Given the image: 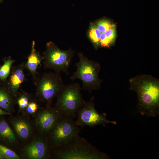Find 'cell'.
<instances>
[{
	"mask_svg": "<svg viewBox=\"0 0 159 159\" xmlns=\"http://www.w3.org/2000/svg\"><path fill=\"white\" fill-rule=\"evenodd\" d=\"M130 89L138 97L137 109L143 115L155 117L159 114V81L151 75H143L129 80Z\"/></svg>",
	"mask_w": 159,
	"mask_h": 159,
	"instance_id": "cell-1",
	"label": "cell"
},
{
	"mask_svg": "<svg viewBox=\"0 0 159 159\" xmlns=\"http://www.w3.org/2000/svg\"><path fill=\"white\" fill-rule=\"evenodd\" d=\"M51 158L57 159H109L106 153L99 150L78 135L68 143L50 148Z\"/></svg>",
	"mask_w": 159,
	"mask_h": 159,
	"instance_id": "cell-2",
	"label": "cell"
},
{
	"mask_svg": "<svg viewBox=\"0 0 159 159\" xmlns=\"http://www.w3.org/2000/svg\"><path fill=\"white\" fill-rule=\"evenodd\" d=\"M79 61L75 65L76 71L70 77L72 81L76 79L82 82V89L91 92L94 90L99 89L102 80L98 77L100 69V64L96 61L90 60L81 52L78 53Z\"/></svg>",
	"mask_w": 159,
	"mask_h": 159,
	"instance_id": "cell-3",
	"label": "cell"
},
{
	"mask_svg": "<svg viewBox=\"0 0 159 159\" xmlns=\"http://www.w3.org/2000/svg\"><path fill=\"white\" fill-rule=\"evenodd\" d=\"M82 88L77 83L65 85L57 95L55 107L63 115L75 118L76 112L84 101L81 93Z\"/></svg>",
	"mask_w": 159,
	"mask_h": 159,
	"instance_id": "cell-4",
	"label": "cell"
},
{
	"mask_svg": "<svg viewBox=\"0 0 159 159\" xmlns=\"http://www.w3.org/2000/svg\"><path fill=\"white\" fill-rule=\"evenodd\" d=\"M74 119L64 115L55 124L47 136L50 148L64 144L79 135L80 129Z\"/></svg>",
	"mask_w": 159,
	"mask_h": 159,
	"instance_id": "cell-5",
	"label": "cell"
},
{
	"mask_svg": "<svg viewBox=\"0 0 159 159\" xmlns=\"http://www.w3.org/2000/svg\"><path fill=\"white\" fill-rule=\"evenodd\" d=\"M74 52L71 49L62 50L52 42H48L46 50L43 54L44 68L53 69L57 73L63 72L68 74V69Z\"/></svg>",
	"mask_w": 159,
	"mask_h": 159,
	"instance_id": "cell-6",
	"label": "cell"
},
{
	"mask_svg": "<svg viewBox=\"0 0 159 159\" xmlns=\"http://www.w3.org/2000/svg\"><path fill=\"white\" fill-rule=\"evenodd\" d=\"M64 86L59 73H44L37 83V97L40 101L51 105L52 99L57 96Z\"/></svg>",
	"mask_w": 159,
	"mask_h": 159,
	"instance_id": "cell-7",
	"label": "cell"
},
{
	"mask_svg": "<svg viewBox=\"0 0 159 159\" xmlns=\"http://www.w3.org/2000/svg\"><path fill=\"white\" fill-rule=\"evenodd\" d=\"M93 97L88 102L84 101L82 107L76 112L77 118L75 122L82 128L85 126L90 127L99 125H105L107 124L116 125L117 122L110 121L106 118V113L100 114L96 110Z\"/></svg>",
	"mask_w": 159,
	"mask_h": 159,
	"instance_id": "cell-8",
	"label": "cell"
},
{
	"mask_svg": "<svg viewBox=\"0 0 159 159\" xmlns=\"http://www.w3.org/2000/svg\"><path fill=\"white\" fill-rule=\"evenodd\" d=\"M23 145L21 151V156L27 159L51 158L50 145L47 136L38 133Z\"/></svg>",
	"mask_w": 159,
	"mask_h": 159,
	"instance_id": "cell-9",
	"label": "cell"
},
{
	"mask_svg": "<svg viewBox=\"0 0 159 159\" xmlns=\"http://www.w3.org/2000/svg\"><path fill=\"white\" fill-rule=\"evenodd\" d=\"M55 106L46 105L41 108L34 117L32 123L38 134L47 136L55 124L63 116Z\"/></svg>",
	"mask_w": 159,
	"mask_h": 159,
	"instance_id": "cell-10",
	"label": "cell"
},
{
	"mask_svg": "<svg viewBox=\"0 0 159 159\" xmlns=\"http://www.w3.org/2000/svg\"><path fill=\"white\" fill-rule=\"evenodd\" d=\"M9 117V125L17 139L24 142L29 140L33 136V125L29 119L23 115Z\"/></svg>",
	"mask_w": 159,
	"mask_h": 159,
	"instance_id": "cell-11",
	"label": "cell"
},
{
	"mask_svg": "<svg viewBox=\"0 0 159 159\" xmlns=\"http://www.w3.org/2000/svg\"><path fill=\"white\" fill-rule=\"evenodd\" d=\"M24 68V63L12 67L8 77L6 89L14 98L17 96L20 86L25 80Z\"/></svg>",
	"mask_w": 159,
	"mask_h": 159,
	"instance_id": "cell-12",
	"label": "cell"
},
{
	"mask_svg": "<svg viewBox=\"0 0 159 159\" xmlns=\"http://www.w3.org/2000/svg\"><path fill=\"white\" fill-rule=\"evenodd\" d=\"M0 141L11 148L16 147L19 145L16 135L3 117H0Z\"/></svg>",
	"mask_w": 159,
	"mask_h": 159,
	"instance_id": "cell-13",
	"label": "cell"
},
{
	"mask_svg": "<svg viewBox=\"0 0 159 159\" xmlns=\"http://www.w3.org/2000/svg\"><path fill=\"white\" fill-rule=\"evenodd\" d=\"M43 59V56H42L36 49L35 42L34 41H33L32 43L31 52L25 64V67L30 72L34 77L35 76L37 69L41 65Z\"/></svg>",
	"mask_w": 159,
	"mask_h": 159,
	"instance_id": "cell-14",
	"label": "cell"
},
{
	"mask_svg": "<svg viewBox=\"0 0 159 159\" xmlns=\"http://www.w3.org/2000/svg\"><path fill=\"white\" fill-rule=\"evenodd\" d=\"M14 98L6 88L0 87V108L11 114L14 112Z\"/></svg>",
	"mask_w": 159,
	"mask_h": 159,
	"instance_id": "cell-15",
	"label": "cell"
},
{
	"mask_svg": "<svg viewBox=\"0 0 159 159\" xmlns=\"http://www.w3.org/2000/svg\"><path fill=\"white\" fill-rule=\"evenodd\" d=\"M15 60L11 57L4 60V64L0 67V80L3 82L5 81L10 74L12 64Z\"/></svg>",
	"mask_w": 159,
	"mask_h": 159,
	"instance_id": "cell-16",
	"label": "cell"
},
{
	"mask_svg": "<svg viewBox=\"0 0 159 159\" xmlns=\"http://www.w3.org/2000/svg\"><path fill=\"white\" fill-rule=\"evenodd\" d=\"M101 33L95 24L91 23L88 31V36L94 46L96 48L100 47V38Z\"/></svg>",
	"mask_w": 159,
	"mask_h": 159,
	"instance_id": "cell-17",
	"label": "cell"
},
{
	"mask_svg": "<svg viewBox=\"0 0 159 159\" xmlns=\"http://www.w3.org/2000/svg\"><path fill=\"white\" fill-rule=\"evenodd\" d=\"M29 95L23 93L21 94L17 98V103L19 108V112L24 115L26 108L30 100Z\"/></svg>",
	"mask_w": 159,
	"mask_h": 159,
	"instance_id": "cell-18",
	"label": "cell"
},
{
	"mask_svg": "<svg viewBox=\"0 0 159 159\" xmlns=\"http://www.w3.org/2000/svg\"><path fill=\"white\" fill-rule=\"evenodd\" d=\"M40 108L37 102L31 100L23 115L27 117L31 115L34 117Z\"/></svg>",
	"mask_w": 159,
	"mask_h": 159,
	"instance_id": "cell-19",
	"label": "cell"
},
{
	"mask_svg": "<svg viewBox=\"0 0 159 159\" xmlns=\"http://www.w3.org/2000/svg\"><path fill=\"white\" fill-rule=\"evenodd\" d=\"M0 153L4 159H21V157L13 150L0 144Z\"/></svg>",
	"mask_w": 159,
	"mask_h": 159,
	"instance_id": "cell-20",
	"label": "cell"
},
{
	"mask_svg": "<svg viewBox=\"0 0 159 159\" xmlns=\"http://www.w3.org/2000/svg\"><path fill=\"white\" fill-rule=\"evenodd\" d=\"M96 25L101 33H105L108 30L115 25L109 21L105 19L99 21Z\"/></svg>",
	"mask_w": 159,
	"mask_h": 159,
	"instance_id": "cell-21",
	"label": "cell"
},
{
	"mask_svg": "<svg viewBox=\"0 0 159 159\" xmlns=\"http://www.w3.org/2000/svg\"><path fill=\"white\" fill-rule=\"evenodd\" d=\"M112 44L106 37L105 33H101L100 38V47H109Z\"/></svg>",
	"mask_w": 159,
	"mask_h": 159,
	"instance_id": "cell-22",
	"label": "cell"
},
{
	"mask_svg": "<svg viewBox=\"0 0 159 159\" xmlns=\"http://www.w3.org/2000/svg\"><path fill=\"white\" fill-rule=\"evenodd\" d=\"M107 38L113 44L116 37L115 26H114L105 33Z\"/></svg>",
	"mask_w": 159,
	"mask_h": 159,
	"instance_id": "cell-23",
	"label": "cell"
},
{
	"mask_svg": "<svg viewBox=\"0 0 159 159\" xmlns=\"http://www.w3.org/2000/svg\"><path fill=\"white\" fill-rule=\"evenodd\" d=\"M5 115H11V114L9 112L4 110H2L1 108H0V116Z\"/></svg>",
	"mask_w": 159,
	"mask_h": 159,
	"instance_id": "cell-24",
	"label": "cell"
},
{
	"mask_svg": "<svg viewBox=\"0 0 159 159\" xmlns=\"http://www.w3.org/2000/svg\"><path fill=\"white\" fill-rule=\"evenodd\" d=\"M4 159L0 153V159Z\"/></svg>",
	"mask_w": 159,
	"mask_h": 159,
	"instance_id": "cell-25",
	"label": "cell"
},
{
	"mask_svg": "<svg viewBox=\"0 0 159 159\" xmlns=\"http://www.w3.org/2000/svg\"><path fill=\"white\" fill-rule=\"evenodd\" d=\"M3 0H0V3H1L2 1Z\"/></svg>",
	"mask_w": 159,
	"mask_h": 159,
	"instance_id": "cell-26",
	"label": "cell"
}]
</instances>
